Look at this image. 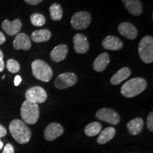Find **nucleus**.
<instances>
[{"mask_svg":"<svg viewBox=\"0 0 153 153\" xmlns=\"http://www.w3.org/2000/svg\"><path fill=\"white\" fill-rule=\"evenodd\" d=\"M9 131L13 138L19 144H26L31 137V131L28 126L19 119L13 120L9 124Z\"/></svg>","mask_w":153,"mask_h":153,"instance_id":"f257e3e1","label":"nucleus"},{"mask_svg":"<svg viewBox=\"0 0 153 153\" xmlns=\"http://www.w3.org/2000/svg\"><path fill=\"white\" fill-rule=\"evenodd\" d=\"M147 81L142 77H135L124 83L120 89L121 94L126 98H133L146 89Z\"/></svg>","mask_w":153,"mask_h":153,"instance_id":"f03ea898","label":"nucleus"},{"mask_svg":"<svg viewBox=\"0 0 153 153\" xmlns=\"http://www.w3.org/2000/svg\"><path fill=\"white\" fill-rule=\"evenodd\" d=\"M21 116L25 123L33 125L37 123L40 116V110L38 104L24 101L21 107Z\"/></svg>","mask_w":153,"mask_h":153,"instance_id":"7ed1b4c3","label":"nucleus"},{"mask_svg":"<svg viewBox=\"0 0 153 153\" xmlns=\"http://www.w3.org/2000/svg\"><path fill=\"white\" fill-rule=\"evenodd\" d=\"M31 68L33 75L40 81L48 82L52 79L53 75L52 68L44 60H34L31 64Z\"/></svg>","mask_w":153,"mask_h":153,"instance_id":"20e7f679","label":"nucleus"},{"mask_svg":"<svg viewBox=\"0 0 153 153\" xmlns=\"http://www.w3.org/2000/svg\"><path fill=\"white\" fill-rule=\"evenodd\" d=\"M138 53L143 62L150 64L153 61V38L150 36L143 37L138 45Z\"/></svg>","mask_w":153,"mask_h":153,"instance_id":"39448f33","label":"nucleus"},{"mask_svg":"<svg viewBox=\"0 0 153 153\" xmlns=\"http://www.w3.org/2000/svg\"><path fill=\"white\" fill-rule=\"evenodd\" d=\"M91 22V14L87 11H78L72 16L71 25L76 30H84L87 28Z\"/></svg>","mask_w":153,"mask_h":153,"instance_id":"423d86ee","label":"nucleus"},{"mask_svg":"<svg viewBox=\"0 0 153 153\" xmlns=\"http://www.w3.org/2000/svg\"><path fill=\"white\" fill-rule=\"evenodd\" d=\"M26 100L35 104H43L47 99V93L45 89L39 86L28 89L25 94Z\"/></svg>","mask_w":153,"mask_h":153,"instance_id":"0eeeda50","label":"nucleus"},{"mask_svg":"<svg viewBox=\"0 0 153 153\" xmlns=\"http://www.w3.org/2000/svg\"><path fill=\"white\" fill-rule=\"evenodd\" d=\"M77 82V76L73 72H65L57 76L55 86L58 89H65L74 86Z\"/></svg>","mask_w":153,"mask_h":153,"instance_id":"6e6552de","label":"nucleus"},{"mask_svg":"<svg viewBox=\"0 0 153 153\" xmlns=\"http://www.w3.org/2000/svg\"><path fill=\"white\" fill-rule=\"evenodd\" d=\"M96 117L99 120L112 125H116L120 120L119 114L116 111L108 108H103L97 111L96 113Z\"/></svg>","mask_w":153,"mask_h":153,"instance_id":"1a4fd4ad","label":"nucleus"},{"mask_svg":"<svg viewBox=\"0 0 153 153\" xmlns=\"http://www.w3.org/2000/svg\"><path fill=\"white\" fill-rule=\"evenodd\" d=\"M64 133V128L57 123H50L44 131V137L48 141H53L61 136Z\"/></svg>","mask_w":153,"mask_h":153,"instance_id":"9d476101","label":"nucleus"},{"mask_svg":"<svg viewBox=\"0 0 153 153\" xmlns=\"http://www.w3.org/2000/svg\"><path fill=\"white\" fill-rule=\"evenodd\" d=\"M74 49L76 53L84 54L89 51V43L87 37L82 33H76L73 38Z\"/></svg>","mask_w":153,"mask_h":153,"instance_id":"9b49d317","label":"nucleus"},{"mask_svg":"<svg viewBox=\"0 0 153 153\" xmlns=\"http://www.w3.org/2000/svg\"><path fill=\"white\" fill-rule=\"evenodd\" d=\"M118 30L120 35L130 40H134L137 36V30L133 24L129 22H123L118 26Z\"/></svg>","mask_w":153,"mask_h":153,"instance_id":"f8f14e48","label":"nucleus"},{"mask_svg":"<svg viewBox=\"0 0 153 153\" xmlns=\"http://www.w3.org/2000/svg\"><path fill=\"white\" fill-rule=\"evenodd\" d=\"M22 24L19 19H15L13 22L4 20L1 24V28L7 35L13 36L19 33L22 29Z\"/></svg>","mask_w":153,"mask_h":153,"instance_id":"ddd939ff","label":"nucleus"},{"mask_svg":"<svg viewBox=\"0 0 153 153\" xmlns=\"http://www.w3.org/2000/svg\"><path fill=\"white\" fill-rule=\"evenodd\" d=\"M13 46L16 50L28 51L31 48V42H30V38L26 33H18L13 42Z\"/></svg>","mask_w":153,"mask_h":153,"instance_id":"4468645a","label":"nucleus"},{"mask_svg":"<svg viewBox=\"0 0 153 153\" xmlns=\"http://www.w3.org/2000/svg\"><path fill=\"white\" fill-rule=\"evenodd\" d=\"M102 46L104 49L109 51H119L123 48V43L118 37L108 36L103 40Z\"/></svg>","mask_w":153,"mask_h":153,"instance_id":"2eb2a0df","label":"nucleus"},{"mask_svg":"<svg viewBox=\"0 0 153 153\" xmlns=\"http://www.w3.org/2000/svg\"><path fill=\"white\" fill-rule=\"evenodd\" d=\"M68 53V48L65 44L57 45L52 50L51 53V57L54 62H58L64 60Z\"/></svg>","mask_w":153,"mask_h":153,"instance_id":"dca6fc26","label":"nucleus"},{"mask_svg":"<svg viewBox=\"0 0 153 153\" xmlns=\"http://www.w3.org/2000/svg\"><path fill=\"white\" fill-rule=\"evenodd\" d=\"M126 9L133 16H140L143 13V7L140 0H122Z\"/></svg>","mask_w":153,"mask_h":153,"instance_id":"f3484780","label":"nucleus"},{"mask_svg":"<svg viewBox=\"0 0 153 153\" xmlns=\"http://www.w3.org/2000/svg\"><path fill=\"white\" fill-rule=\"evenodd\" d=\"M110 62L109 55L107 53H103L95 59L93 63V68L95 71L101 72L105 70Z\"/></svg>","mask_w":153,"mask_h":153,"instance_id":"a211bd4d","label":"nucleus"},{"mask_svg":"<svg viewBox=\"0 0 153 153\" xmlns=\"http://www.w3.org/2000/svg\"><path fill=\"white\" fill-rule=\"evenodd\" d=\"M131 74V70L127 67H124L116 72L111 79V83L114 85H118L129 77Z\"/></svg>","mask_w":153,"mask_h":153,"instance_id":"6ab92c4d","label":"nucleus"},{"mask_svg":"<svg viewBox=\"0 0 153 153\" xmlns=\"http://www.w3.org/2000/svg\"><path fill=\"white\" fill-rule=\"evenodd\" d=\"M144 127V121L143 118H135L127 123V128L129 133L133 135H138L142 132Z\"/></svg>","mask_w":153,"mask_h":153,"instance_id":"aec40b11","label":"nucleus"},{"mask_svg":"<svg viewBox=\"0 0 153 153\" xmlns=\"http://www.w3.org/2000/svg\"><path fill=\"white\" fill-rule=\"evenodd\" d=\"M31 40L35 43L48 41L51 38V32L47 29H41L33 31L31 34Z\"/></svg>","mask_w":153,"mask_h":153,"instance_id":"412c9836","label":"nucleus"},{"mask_svg":"<svg viewBox=\"0 0 153 153\" xmlns=\"http://www.w3.org/2000/svg\"><path fill=\"white\" fill-rule=\"evenodd\" d=\"M115 135H116V129L114 128H106L103 130L99 134L98 138H97V143L101 145L105 144V143L109 142L111 140L114 138Z\"/></svg>","mask_w":153,"mask_h":153,"instance_id":"4be33fe9","label":"nucleus"},{"mask_svg":"<svg viewBox=\"0 0 153 153\" xmlns=\"http://www.w3.org/2000/svg\"><path fill=\"white\" fill-rule=\"evenodd\" d=\"M102 126L99 122H92L89 123L85 128V133L87 136L93 137L98 135L101 131Z\"/></svg>","mask_w":153,"mask_h":153,"instance_id":"5701e85b","label":"nucleus"},{"mask_svg":"<svg viewBox=\"0 0 153 153\" xmlns=\"http://www.w3.org/2000/svg\"><path fill=\"white\" fill-rule=\"evenodd\" d=\"M51 18L53 21H60L62 18L63 10L59 4L54 3L50 7L49 9Z\"/></svg>","mask_w":153,"mask_h":153,"instance_id":"b1692460","label":"nucleus"},{"mask_svg":"<svg viewBox=\"0 0 153 153\" xmlns=\"http://www.w3.org/2000/svg\"><path fill=\"white\" fill-rule=\"evenodd\" d=\"M30 20L34 26H38V27L43 26L46 22L45 16L41 14H38V13L32 14L30 16Z\"/></svg>","mask_w":153,"mask_h":153,"instance_id":"393cba45","label":"nucleus"},{"mask_svg":"<svg viewBox=\"0 0 153 153\" xmlns=\"http://www.w3.org/2000/svg\"><path fill=\"white\" fill-rule=\"evenodd\" d=\"M7 68L11 73H16L20 70V64L14 59H9L7 62Z\"/></svg>","mask_w":153,"mask_h":153,"instance_id":"a878e982","label":"nucleus"},{"mask_svg":"<svg viewBox=\"0 0 153 153\" xmlns=\"http://www.w3.org/2000/svg\"><path fill=\"white\" fill-rule=\"evenodd\" d=\"M147 127L150 132L153 131V113L150 112L147 118Z\"/></svg>","mask_w":153,"mask_h":153,"instance_id":"bb28decb","label":"nucleus"},{"mask_svg":"<svg viewBox=\"0 0 153 153\" xmlns=\"http://www.w3.org/2000/svg\"><path fill=\"white\" fill-rule=\"evenodd\" d=\"M2 153H14V148L10 143H8L5 145Z\"/></svg>","mask_w":153,"mask_h":153,"instance_id":"cd10ccee","label":"nucleus"},{"mask_svg":"<svg viewBox=\"0 0 153 153\" xmlns=\"http://www.w3.org/2000/svg\"><path fill=\"white\" fill-rule=\"evenodd\" d=\"M4 69V54L0 50V72H3Z\"/></svg>","mask_w":153,"mask_h":153,"instance_id":"c85d7f7f","label":"nucleus"},{"mask_svg":"<svg viewBox=\"0 0 153 153\" xmlns=\"http://www.w3.org/2000/svg\"><path fill=\"white\" fill-rule=\"evenodd\" d=\"M43 1V0H24V1L26 3H27L30 5H33V6L37 5Z\"/></svg>","mask_w":153,"mask_h":153,"instance_id":"c756f323","label":"nucleus"},{"mask_svg":"<svg viewBox=\"0 0 153 153\" xmlns=\"http://www.w3.org/2000/svg\"><path fill=\"white\" fill-rule=\"evenodd\" d=\"M7 129H6L3 126L0 125V137H4L5 135H7Z\"/></svg>","mask_w":153,"mask_h":153,"instance_id":"7c9ffc66","label":"nucleus"},{"mask_svg":"<svg viewBox=\"0 0 153 153\" xmlns=\"http://www.w3.org/2000/svg\"><path fill=\"white\" fill-rule=\"evenodd\" d=\"M22 77H21L19 75H16L15 76V79H14V85L15 86H19L22 82Z\"/></svg>","mask_w":153,"mask_h":153,"instance_id":"2f4dec72","label":"nucleus"},{"mask_svg":"<svg viewBox=\"0 0 153 153\" xmlns=\"http://www.w3.org/2000/svg\"><path fill=\"white\" fill-rule=\"evenodd\" d=\"M6 41V37L2 32L0 31V45H2L5 43Z\"/></svg>","mask_w":153,"mask_h":153,"instance_id":"473e14b6","label":"nucleus"},{"mask_svg":"<svg viewBox=\"0 0 153 153\" xmlns=\"http://www.w3.org/2000/svg\"><path fill=\"white\" fill-rule=\"evenodd\" d=\"M3 146H4V144H3L2 141H1V140H0V150H1V149H2Z\"/></svg>","mask_w":153,"mask_h":153,"instance_id":"72a5a7b5","label":"nucleus"},{"mask_svg":"<svg viewBox=\"0 0 153 153\" xmlns=\"http://www.w3.org/2000/svg\"><path fill=\"white\" fill-rule=\"evenodd\" d=\"M4 77H5V75H4V76H2V79H4Z\"/></svg>","mask_w":153,"mask_h":153,"instance_id":"f704fd0d","label":"nucleus"}]
</instances>
